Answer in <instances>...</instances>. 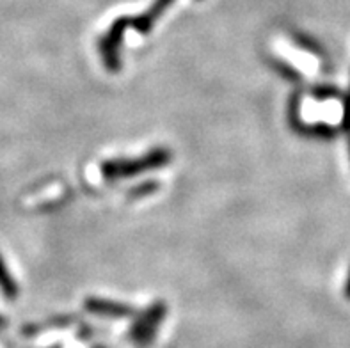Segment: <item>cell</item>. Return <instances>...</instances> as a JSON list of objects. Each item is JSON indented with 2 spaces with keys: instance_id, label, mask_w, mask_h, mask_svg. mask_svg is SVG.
<instances>
[{
  "instance_id": "cell-1",
  "label": "cell",
  "mask_w": 350,
  "mask_h": 348,
  "mask_svg": "<svg viewBox=\"0 0 350 348\" xmlns=\"http://www.w3.org/2000/svg\"><path fill=\"white\" fill-rule=\"evenodd\" d=\"M169 162H171V151L165 150V148H155L139 159L109 160L102 165V176L109 181L133 178L137 174H142V172L164 168Z\"/></svg>"
},
{
  "instance_id": "cell-2",
  "label": "cell",
  "mask_w": 350,
  "mask_h": 348,
  "mask_svg": "<svg viewBox=\"0 0 350 348\" xmlns=\"http://www.w3.org/2000/svg\"><path fill=\"white\" fill-rule=\"evenodd\" d=\"M165 313H167V308L162 302H157V304L150 306V308L141 314V317L133 322L132 331L130 336L135 343H148L155 338V332L159 329V325L164 320Z\"/></svg>"
},
{
  "instance_id": "cell-3",
  "label": "cell",
  "mask_w": 350,
  "mask_h": 348,
  "mask_svg": "<svg viewBox=\"0 0 350 348\" xmlns=\"http://www.w3.org/2000/svg\"><path fill=\"white\" fill-rule=\"evenodd\" d=\"M126 25H130L129 20L121 18V20L114 22V25L109 29V32H107V34L102 38V41H100V53H102L103 64H105L107 70H111V71L120 70L121 66L120 46H121V41H123Z\"/></svg>"
},
{
  "instance_id": "cell-4",
  "label": "cell",
  "mask_w": 350,
  "mask_h": 348,
  "mask_svg": "<svg viewBox=\"0 0 350 348\" xmlns=\"http://www.w3.org/2000/svg\"><path fill=\"white\" fill-rule=\"evenodd\" d=\"M85 309L89 313L98 314L103 318H126L133 314V308L114 300H103V299H88L85 300Z\"/></svg>"
},
{
  "instance_id": "cell-5",
  "label": "cell",
  "mask_w": 350,
  "mask_h": 348,
  "mask_svg": "<svg viewBox=\"0 0 350 348\" xmlns=\"http://www.w3.org/2000/svg\"><path fill=\"white\" fill-rule=\"evenodd\" d=\"M171 2H173V0H157L155 4H153V8H151L148 13H144L142 16L132 20V22H130V25L135 27V29L141 32V34H148L151 27H153V23L157 22V18L164 13V9L169 8V4H171Z\"/></svg>"
},
{
  "instance_id": "cell-6",
  "label": "cell",
  "mask_w": 350,
  "mask_h": 348,
  "mask_svg": "<svg viewBox=\"0 0 350 348\" xmlns=\"http://www.w3.org/2000/svg\"><path fill=\"white\" fill-rule=\"evenodd\" d=\"M0 291L5 299L13 300L18 297V282L13 278V273L9 272L8 265H5L4 258L0 254Z\"/></svg>"
},
{
  "instance_id": "cell-7",
  "label": "cell",
  "mask_w": 350,
  "mask_h": 348,
  "mask_svg": "<svg viewBox=\"0 0 350 348\" xmlns=\"http://www.w3.org/2000/svg\"><path fill=\"white\" fill-rule=\"evenodd\" d=\"M157 189H159V183H157V181H146V183L135 187V189L130 192V198H144V196L153 194Z\"/></svg>"
},
{
  "instance_id": "cell-8",
  "label": "cell",
  "mask_w": 350,
  "mask_h": 348,
  "mask_svg": "<svg viewBox=\"0 0 350 348\" xmlns=\"http://www.w3.org/2000/svg\"><path fill=\"white\" fill-rule=\"evenodd\" d=\"M342 128L350 132V89L345 96V102H343V119H342Z\"/></svg>"
},
{
  "instance_id": "cell-9",
  "label": "cell",
  "mask_w": 350,
  "mask_h": 348,
  "mask_svg": "<svg viewBox=\"0 0 350 348\" xmlns=\"http://www.w3.org/2000/svg\"><path fill=\"white\" fill-rule=\"evenodd\" d=\"M345 297L350 299V270H349V276H347V281H345Z\"/></svg>"
},
{
  "instance_id": "cell-10",
  "label": "cell",
  "mask_w": 350,
  "mask_h": 348,
  "mask_svg": "<svg viewBox=\"0 0 350 348\" xmlns=\"http://www.w3.org/2000/svg\"><path fill=\"white\" fill-rule=\"evenodd\" d=\"M5 325V320H4V317H2V314H0V329H2V327Z\"/></svg>"
},
{
  "instance_id": "cell-11",
  "label": "cell",
  "mask_w": 350,
  "mask_h": 348,
  "mask_svg": "<svg viewBox=\"0 0 350 348\" xmlns=\"http://www.w3.org/2000/svg\"><path fill=\"white\" fill-rule=\"evenodd\" d=\"M349 148H350V139H349Z\"/></svg>"
}]
</instances>
